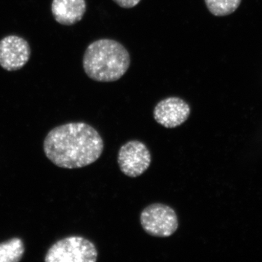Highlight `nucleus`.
Here are the masks:
<instances>
[{"label": "nucleus", "mask_w": 262, "mask_h": 262, "mask_svg": "<svg viewBox=\"0 0 262 262\" xmlns=\"http://www.w3.org/2000/svg\"><path fill=\"white\" fill-rule=\"evenodd\" d=\"M96 246L81 236H70L57 241L48 250L46 262H96Z\"/></svg>", "instance_id": "nucleus-3"}, {"label": "nucleus", "mask_w": 262, "mask_h": 262, "mask_svg": "<svg viewBox=\"0 0 262 262\" xmlns=\"http://www.w3.org/2000/svg\"><path fill=\"white\" fill-rule=\"evenodd\" d=\"M140 222L146 233L153 237H170L179 227L177 213L171 207L163 203L146 207L141 211Z\"/></svg>", "instance_id": "nucleus-4"}, {"label": "nucleus", "mask_w": 262, "mask_h": 262, "mask_svg": "<svg viewBox=\"0 0 262 262\" xmlns=\"http://www.w3.org/2000/svg\"><path fill=\"white\" fill-rule=\"evenodd\" d=\"M24 253V243L18 237L0 244V262H18L23 257Z\"/></svg>", "instance_id": "nucleus-9"}, {"label": "nucleus", "mask_w": 262, "mask_h": 262, "mask_svg": "<svg viewBox=\"0 0 262 262\" xmlns=\"http://www.w3.org/2000/svg\"><path fill=\"white\" fill-rule=\"evenodd\" d=\"M103 141L94 127L84 122H70L53 128L44 141L48 159L60 168H83L99 159Z\"/></svg>", "instance_id": "nucleus-1"}, {"label": "nucleus", "mask_w": 262, "mask_h": 262, "mask_svg": "<svg viewBox=\"0 0 262 262\" xmlns=\"http://www.w3.org/2000/svg\"><path fill=\"white\" fill-rule=\"evenodd\" d=\"M120 170L131 178L140 177L149 168L151 155L147 146L140 141H127L120 147L117 155Z\"/></svg>", "instance_id": "nucleus-5"}, {"label": "nucleus", "mask_w": 262, "mask_h": 262, "mask_svg": "<svg viewBox=\"0 0 262 262\" xmlns=\"http://www.w3.org/2000/svg\"><path fill=\"white\" fill-rule=\"evenodd\" d=\"M190 113V106L182 98L168 97L155 106L153 116L162 126L175 128L187 121Z\"/></svg>", "instance_id": "nucleus-7"}, {"label": "nucleus", "mask_w": 262, "mask_h": 262, "mask_svg": "<svg viewBox=\"0 0 262 262\" xmlns=\"http://www.w3.org/2000/svg\"><path fill=\"white\" fill-rule=\"evenodd\" d=\"M87 10L85 0H53L51 12L55 20L63 26L78 23Z\"/></svg>", "instance_id": "nucleus-8"}, {"label": "nucleus", "mask_w": 262, "mask_h": 262, "mask_svg": "<svg viewBox=\"0 0 262 262\" xmlns=\"http://www.w3.org/2000/svg\"><path fill=\"white\" fill-rule=\"evenodd\" d=\"M207 8L215 16L232 14L238 8L241 0H205Z\"/></svg>", "instance_id": "nucleus-10"}, {"label": "nucleus", "mask_w": 262, "mask_h": 262, "mask_svg": "<svg viewBox=\"0 0 262 262\" xmlns=\"http://www.w3.org/2000/svg\"><path fill=\"white\" fill-rule=\"evenodd\" d=\"M130 57L121 43L101 39L91 43L84 51L82 66L91 80L111 82L120 80L128 70Z\"/></svg>", "instance_id": "nucleus-2"}, {"label": "nucleus", "mask_w": 262, "mask_h": 262, "mask_svg": "<svg viewBox=\"0 0 262 262\" xmlns=\"http://www.w3.org/2000/svg\"><path fill=\"white\" fill-rule=\"evenodd\" d=\"M31 56L29 44L23 37L7 36L0 40V66L13 72L23 68Z\"/></svg>", "instance_id": "nucleus-6"}, {"label": "nucleus", "mask_w": 262, "mask_h": 262, "mask_svg": "<svg viewBox=\"0 0 262 262\" xmlns=\"http://www.w3.org/2000/svg\"><path fill=\"white\" fill-rule=\"evenodd\" d=\"M113 1L121 8L129 9L139 5L141 0H113Z\"/></svg>", "instance_id": "nucleus-11"}]
</instances>
